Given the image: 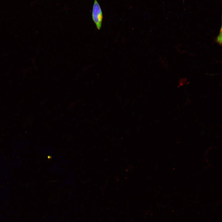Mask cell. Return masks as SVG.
Here are the masks:
<instances>
[{"instance_id": "obj_1", "label": "cell", "mask_w": 222, "mask_h": 222, "mask_svg": "<svg viewBox=\"0 0 222 222\" xmlns=\"http://www.w3.org/2000/svg\"><path fill=\"white\" fill-rule=\"evenodd\" d=\"M91 16L97 29L100 30L102 27L103 16L101 7L97 0H94Z\"/></svg>"}, {"instance_id": "obj_2", "label": "cell", "mask_w": 222, "mask_h": 222, "mask_svg": "<svg viewBox=\"0 0 222 222\" xmlns=\"http://www.w3.org/2000/svg\"><path fill=\"white\" fill-rule=\"evenodd\" d=\"M216 42L220 45L222 43V30L221 28L219 34L218 36L216 37Z\"/></svg>"}]
</instances>
